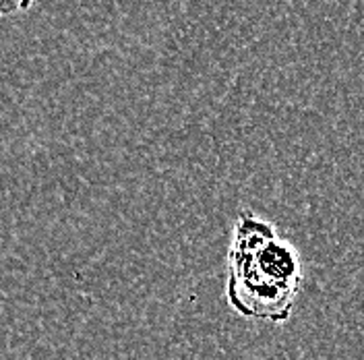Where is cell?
I'll return each instance as SVG.
<instances>
[{"label":"cell","mask_w":364,"mask_h":360,"mask_svg":"<svg viewBox=\"0 0 364 360\" xmlns=\"http://www.w3.org/2000/svg\"><path fill=\"white\" fill-rule=\"evenodd\" d=\"M302 286L296 248L269 222L240 211L228 253V302L242 317L284 323Z\"/></svg>","instance_id":"6da1fadb"},{"label":"cell","mask_w":364,"mask_h":360,"mask_svg":"<svg viewBox=\"0 0 364 360\" xmlns=\"http://www.w3.org/2000/svg\"><path fill=\"white\" fill-rule=\"evenodd\" d=\"M36 4V0H0V19L21 15Z\"/></svg>","instance_id":"7a4b0ae2"}]
</instances>
